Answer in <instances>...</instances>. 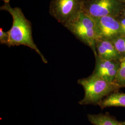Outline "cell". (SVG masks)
I'll list each match as a JSON object with an SVG mask.
<instances>
[{"label": "cell", "mask_w": 125, "mask_h": 125, "mask_svg": "<svg viewBox=\"0 0 125 125\" xmlns=\"http://www.w3.org/2000/svg\"><path fill=\"white\" fill-rule=\"evenodd\" d=\"M95 66L93 74L102 77L109 82L114 83L121 64L120 60H105L96 55Z\"/></svg>", "instance_id": "7"}, {"label": "cell", "mask_w": 125, "mask_h": 125, "mask_svg": "<svg viewBox=\"0 0 125 125\" xmlns=\"http://www.w3.org/2000/svg\"><path fill=\"white\" fill-rule=\"evenodd\" d=\"M121 1L125 4V0H121Z\"/></svg>", "instance_id": "18"}, {"label": "cell", "mask_w": 125, "mask_h": 125, "mask_svg": "<svg viewBox=\"0 0 125 125\" xmlns=\"http://www.w3.org/2000/svg\"><path fill=\"white\" fill-rule=\"evenodd\" d=\"M83 0H52L50 14L64 27L76 20L83 12Z\"/></svg>", "instance_id": "4"}, {"label": "cell", "mask_w": 125, "mask_h": 125, "mask_svg": "<svg viewBox=\"0 0 125 125\" xmlns=\"http://www.w3.org/2000/svg\"><path fill=\"white\" fill-rule=\"evenodd\" d=\"M0 9L9 12L12 17L13 24L8 31L9 34V47L23 45L36 52L43 62L47 63V60L34 43L32 33L31 22L27 19L22 10L18 7L12 8L9 3H4Z\"/></svg>", "instance_id": "1"}, {"label": "cell", "mask_w": 125, "mask_h": 125, "mask_svg": "<svg viewBox=\"0 0 125 125\" xmlns=\"http://www.w3.org/2000/svg\"><path fill=\"white\" fill-rule=\"evenodd\" d=\"M117 20L120 23L121 26L122 35L125 36V17L121 14L116 17Z\"/></svg>", "instance_id": "14"}, {"label": "cell", "mask_w": 125, "mask_h": 125, "mask_svg": "<svg viewBox=\"0 0 125 125\" xmlns=\"http://www.w3.org/2000/svg\"><path fill=\"white\" fill-rule=\"evenodd\" d=\"M4 2V3H9L10 0H2Z\"/></svg>", "instance_id": "16"}, {"label": "cell", "mask_w": 125, "mask_h": 125, "mask_svg": "<svg viewBox=\"0 0 125 125\" xmlns=\"http://www.w3.org/2000/svg\"><path fill=\"white\" fill-rule=\"evenodd\" d=\"M64 27L81 42L90 47L94 55L97 54L95 48L97 34L95 23L92 18L83 11L76 20Z\"/></svg>", "instance_id": "3"}, {"label": "cell", "mask_w": 125, "mask_h": 125, "mask_svg": "<svg viewBox=\"0 0 125 125\" xmlns=\"http://www.w3.org/2000/svg\"><path fill=\"white\" fill-rule=\"evenodd\" d=\"M77 83L84 90V97L79 102L82 105H98L105 97L120 89L115 83L93 73L87 77L79 79Z\"/></svg>", "instance_id": "2"}, {"label": "cell", "mask_w": 125, "mask_h": 125, "mask_svg": "<svg viewBox=\"0 0 125 125\" xmlns=\"http://www.w3.org/2000/svg\"><path fill=\"white\" fill-rule=\"evenodd\" d=\"M87 117L89 121L93 125H122L121 122L108 113L89 114Z\"/></svg>", "instance_id": "10"}, {"label": "cell", "mask_w": 125, "mask_h": 125, "mask_svg": "<svg viewBox=\"0 0 125 125\" xmlns=\"http://www.w3.org/2000/svg\"><path fill=\"white\" fill-rule=\"evenodd\" d=\"M9 42V31H3L2 28H0V43L2 45H6L7 46Z\"/></svg>", "instance_id": "13"}, {"label": "cell", "mask_w": 125, "mask_h": 125, "mask_svg": "<svg viewBox=\"0 0 125 125\" xmlns=\"http://www.w3.org/2000/svg\"><path fill=\"white\" fill-rule=\"evenodd\" d=\"M93 19L95 25L97 39L111 40L117 36L122 35L121 26L116 17L108 16Z\"/></svg>", "instance_id": "6"}, {"label": "cell", "mask_w": 125, "mask_h": 125, "mask_svg": "<svg viewBox=\"0 0 125 125\" xmlns=\"http://www.w3.org/2000/svg\"><path fill=\"white\" fill-rule=\"evenodd\" d=\"M121 14L125 17V5L123 7V9H122L121 12Z\"/></svg>", "instance_id": "15"}, {"label": "cell", "mask_w": 125, "mask_h": 125, "mask_svg": "<svg viewBox=\"0 0 125 125\" xmlns=\"http://www.w3.org/2000/svg\"><path fill=\"white\" fill-rule=\"evenodd\" d=\"M125 5L121 0H83V11L92 19L116 17L121 14Z\"/></svg>", "instance_id": "5"}, {"label": "cell", "mask_w": 125, "mask_h": 125, "mask_svg": "<svg viewBox=\"0 0 125 125\" xmlns=\"http://www.w3.org/2000/svg\"><path fill=\"white\" fill-rule=\"evenodd\" d=\"M114 83L120 88H125V58L121 59V64Z\"/></svg>", "instance_id": "11"}, {"label": "cell", "mask_w": 125, "mask_h": 125, "mask_svg": "<svg viewBox=\"0 0 125 125\" xmlns=\"http://www.w3.org/2000/svg\"><path fill=\"white\" fill-rule=\"evenodd\" d=\"M102 109L108 107H125V93L114 92L105 97L98 105Z\"/></svg>", "instance_id": "9"}, {"label": "cell", "mask_w": 125, "mask_h": 125, "mask_svg": "<svg viewBox=\"0 0 125 125\" xmlns=\"http://www.w3.org/2000/svg\"><path fill=\"white\" fill-rule=\"evenodd\" d=\"M121 124L122 125H125V121H123V122H121Z\"/></svg>", "instance_id": "17"}, {"label": "cell", "mask_w": 125, "mask_h": 125, "mask_svg": "<svg viewBox=\"0 0 125 125\" xmlns=\"http://www.w3.org/2000/svg\"><path fill=\"white\" fill-rule=\"evenodd\" d=\"M121 58H125V36H117L111 40Z\"/></svg>", "instance_id": "12"}, {"label": "cell", "mask_w": 125, "mask_h": 125, "mask_svg": "<svg viewBox=\"0 0 125 125\" xmlns=\"http://www.w3.org/2000/svg\"><path fill=\"white\" fill-rule=\"evenodd\" d=\"M95 48L96 55L100 58L111 60H120L121 59L120 55L110 40L97 39L96 41Z\"/></svg>", "instance_id": "8"}]
</instances>
